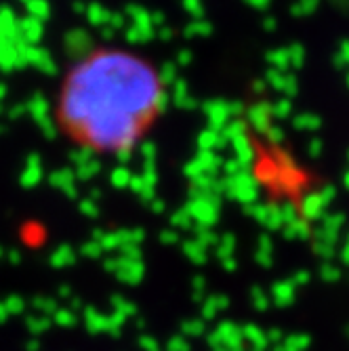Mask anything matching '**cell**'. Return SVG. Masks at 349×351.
Masks as SVG:
<instances>
[{"mask_svg":"<svg viewBox=\"0 0 349 351\" xmlns=\"http://www.w3.org/2000/svg\"><path fill=\"white\" fill-rule=\"evenodd\" d=\"M167 82L139 53L99 47L82 55L59 82L53 120L63 139L101 156L135 149L165 112Z\"/></svg>","mask_w":349,"mask_h":351,"instance_id":"6da1fadb","label":"cell"}]
</instances>
